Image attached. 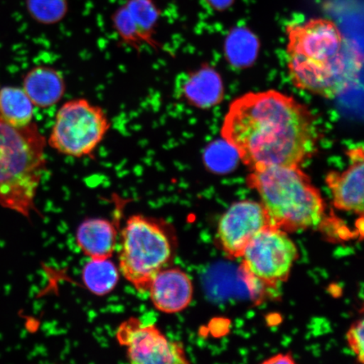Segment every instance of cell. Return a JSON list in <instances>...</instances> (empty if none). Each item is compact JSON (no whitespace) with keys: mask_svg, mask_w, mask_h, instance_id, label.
Masks as SVG:
<instances>
[{"mask_svg":"<svg viewBox=\"0 0 364 364\" xmlns=\"http://www.w3.org/2000/svg\"><path fill=\"white\" fill-rule=\"evenodd\" d=\"M223 140L250 171L301 167L317 152L321 132L306 105L275 90L249 92L232 102Z\"/></svg>","mask_w":364,"mask_h":364,"instance_id":"6da1fadb","label":"cell"},{"mask_svg":"<svg viewBox=\"0 0 364 364\" xmlns=\"http://www.w3.org/2000/svg\"><path fill=\"white\" fill-rule=\"evenodd\" d=\"M120 271L107 259H90L82 270V281L91 294L102 297L112 292L119 282Z\"/></svg>","mask_w":364,"mask_h":364,"instance_id":"e0dca14e","label":"cell"},{"mask_svg":"<svg viewBox=\"0 0 364 364\" xmlns=\"http://www.w3.org/2000/svg\"><path fill=\"white\" fill-rule=\"evenodd\" d=\"M268 226H271L269 218L262 204L245 200L232 204L223 215L218 238L228 256L240 258L250 241Z\"/></svg>","mask_w":364,"mask_h":364,"instance_id":"9c48e42d","label":"cell"},{"mask_svg":"<svg viewBox=\"0 0 364 364\" xmlns=\"http://www.w3.org/2000/svg\"><path fill=\"white\" fill-rule=\"evenodd\" d=\"M161 11L154 0H127L112 14L114 30L124 44L140 52L144 45L161 48L156 39Z\"/></svg>","mask_w":364,"mask_h":364,"instance_id":"30bf717a","label":"cell"},{"mask_svg":"<svg viewBox=\"0 0 364 364\" xmlns=\"http://www.w3.org/2000/svg\"><path fill=\"white\" fill-rule=\"evenodd\" d=\"M148 292L157 311L166 314L179 313L192 302L193 282L180 268L166 267L154 277Z\"/></svg>","mask_w":364,"mask_h":364,"instance_id":"7c38bea8","label":"cell"},{"mask_svg":"<svg viewBox=\"0 0 364 364\" xmlns=\"http://www.w3.org/2000/svg\"><path fill=\"white\" fill-rule=\"evenodd\" d=\"M287 67L296 88L326 99L348 92L362 70V55L338 25L312 18L286 27Z\"/></svg>","mask_w":364,"mask_h":364,"instance_id":"7a4b0ae2","label":"cell"},{"mask_svg":"<svg viewBox=\"0 0 364 364\" xmlns=\"http://www.w3.org/2000/svg\"><path fill=\"white\" fill-rule=\"evenodd\" d=\"M363 320L357 321L351 326L348 332L347 338L350 348L358 357V361L363 363V344H364V330Z\"/></svg>","mask_w":364,"mask_h":364,"instance_id":"d6986e66","label":"cell"},{"mask_svg":"<svg viewBox=\"0 0 364 364\" xmlns=\"http://www.w3.org/2000/svg\"><path fill=\"white\" fill-rule=\"evenodd\" d=\"M349 165L343 171H332L326 176V185L340 210L363 216L364 154L362 145L347 151Z\"/></svg>","mask_w":364,"mask_h":364,"instance_id":"8fae6325","label":"cell"},{"mask_svg":"<svg viewBox=\"0 0 364 364\" xmlns=\"http://www.w3.org/2000/svg\"><path fill=\"white\" fill-rule=\"evenodd\" d=\"M76 243L90 259L111 258L117 243V229L113 222L90 218L81 223L76 231Z\"/></svg>","mask_w":364,"mask_h":364,"instance_id":"9a60e30c","label":"cell"},{"mask_svg":"<svg viewBox=\"0 0 364 364\" xmlns=\"http://www.w3.org/2000/svg\"><path fill=\"white\" fill-rule=\"evenodd\" d=\"M117 341L126 348L127 357L134 364H186L183 346L170 341L156 326L144 324L131 317L121 323Z\"/></svg>","mask_w":364,"mask_h":364,"instance_id":"ba28073f","label":"cell"},{"mask_svg":"<svg viewBox=\"0 0 364 364\" xmlns=\"http://www.w3.org/2000/svg\"><path fill=\"white\" fill-rule=\"evenodd\" d=\"M224 84L221 76L210 66L180 75L176 80V95L194 107L208 109L224 99Z\"/></svg>","mask_w":364,"mask_h":364,"instance_id":"4fadbf2b","label":"cell"},{"mask_svg":"<svg viewBox=\"0 0 364 364\" xmlns=\"http://www.w3.org/2000/svg\"><path fill=\"white\" fill-rule=\"evenodd\" d=\"M22 88L34 107L46 109L61 101L65 94L66 84L60 71L53 67L39 65L26 73Z\"/></svg>","mask_w":364,"mask_h":364,"instance_id":"5bb4252c","label":"cell"},{"mask_svg":"<svg viewBox=\"0 0 364 364\" xmlns=\"http://www.w3.org/2000/svg\"><path fill=\"white\" fill-rule=\"evenodd\" d=\"M298 257V249L287 232L268 226L250 241L241 257L247 275L276 286L289 279Z\"/></svg>","mask_w":364,"mask_h":364,"instance_id":"52a82bcc","label":"cell"},{"mask_svg":"<svg viewBox=\"0 0 364 364\" xmlns=\"http://www.w3.org/2000/svg\"><path fill=\"white\" fill-rule=\"evenodd\" d=\"M247 183L260 196L270 225L285 232L317 226L325 213L320 191L300 167L274 166L250 171Z\"/></svg>","mask_w":364,"mask_h":364,"instance_id":"277c9868","label":"cell"},{"mask_svg":"<svg viewBox=\"0 0 364 364\" xmlns=\"http://www.w3.org/2000/svg\"><path fill=\"white\" fill-rule=\"evenodd\" d=\"M295 362L292 356L290 354H279L277 356L272 357L269 359H267V361L264 362V363H269V364H279V363H289L294 364Z\"/></svg>","mask_w":364,"mask_h":364,"instance_id":"ffe728a7","label":"cell"},{"mask_svg":"<svg viewBox=\"0 0 364 364\" xmlns=\"http://www.w3.org/2000/svg\"><path fill=\"white\" fill-rule=\"evenodd\" d=\"M119 271L139 292L147 293L154 277L174 257L176 236L161 218L135 215L121 233Z\"/></svg>","mask_w":364,"mask_h":364,"instance_id":"5b68a950","label":"cell"},{"mask_svg":"<svg viewBox=\"0 0 364 364\" xmlns=\"http://www.w3.org/2000/svg\"><path fill=\"white\" fill-rule=\"evenodd\" d=\"M110 127L111 122L101 107L84 98L74 99L58 111L47 143L63 156L91 157Z\"/></svg>","mask_w":364,"mask_h":364,"instance_id":"8992f818","label":"cell"},{"mask_svg":"<svg viewBox=\"0 0 364 364\" xmlns=\"http://www.w3.org/2000/svg\"><path fill=\"white\" fill-rule=\"evenodd\" d=\"M47 139L35 122L25 127L0 117V206L30 218L47 171Z\"/></svg>","mask_w":364,"mask_h":364,"instance_id":"3957f363","label":"cell"},{"mask_svg":"<svg viewBox=\"0 0 364 364\" xmlns=\"http://www.w3.org/2000/svg\"><path fill=\"white\" fill-rule=\"evenodd\" d=\"M34 105L18 86H0V117L7 124L25 127L33 122Z\"/></svg>","mask_w":364,"mask_h":364,"instance_id":"2e32d148","label":"cell"},{"mask_svg":"<svg viewBox=\"0 0 364 364\" xmlns=\"http://www.w3.org/2000/svg\"><path fill=\"white\" fill-rule=\"evenodd\" d=\"M29 15L39 24H58L65 19L68 12V0H26Z\"/></svg>","mask_w":364,"mask_h":364,"instance_id":"ac0fdd59","label":"cell"}]
</instances>
